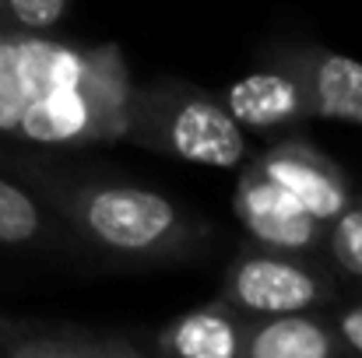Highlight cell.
I'll use <instances>...</instances> for the list:
<instances>
[{
	"label": "cell",
	"instance_id": "1",
	"mask_svg": "<svg viewBox=\"0 0 362 358\" xmlns=\"http://www.w3.org/2000/svg\"><path fill=\"white\" fill-rule=\"evenodd\" d=\"M130 67L117 42L0 28V137L32 148L123 141Z\"/></svg>",
	"mask_w": 362,
	"mask_h": 358
},
{
	"label": "cell",
	"instance_id": "2",
	"mask_svg": "<svg viewBox=\"0 0 362 358\" xmlns=\"http://www.w3.org/2000/svg\"><path fill=\"white\" fill-rule=\"evenodd\" d=\"M25 172L57 208L71 236L106 256L176 263L204 249L208 225L158 190L113 179H78L39 165H25Z\"/></svg>",
	"mask_w": 362,
	"mask_h": 358
},
{
	"label": "cell",
	"instance_id": "3",
	"mask_svg": "<svg viewBox=\"0 0 362 358\" xmlns=\"http://www.w3.org/2000/svg\"><path fill=\"white\" fill-rule=\"evenodd\" d=\"M123 141L208 169H240L253 155L250 133L233 119L226 102L180 78L130 88Z\"/></svg>",
	"mask_w": 362,
	"mask_h": 358
},
{
	"label": "cell",
	"instance_id": "4",
	"mask_svg": "<svg viewBox=\"0 0 362 358\" xmlns=\"http://www.w3.org/2000/svg\"><path fill=\"white\" fill-rule=\"evenodd\" d=\"M222 295L246 316L278 313H317L338 299L334 267L317 260V253L267 249L243 242L226 267Z\"/></svg>",
	"mask_w": 362,
	"mask_h": 358
},
{
	"label": "cell",
	"instance_id": "5",
	"mask_svg": "<svg viewBox=\"0 0 362 358\" xmlns=\"http://www.w3.org/2000/svg\"><path fill=\"white\" fill-rule=\"evenodd\" d=\"M0 358H151L144 330H99L74 320L4 316Z\"/></svg>",
	"mask_w": 362,
	"mask_h": 358
},
{
	"label": "cell",
	"instance_id": "6",
	"mask_svg": "<svg viewBox=\"0 0 362 358\" xmlns=\"http://www.w3.org/2000/svg\"><path fill=\"white\" fill-rule=\"evenodd\" d=\"M233 211L240 218L246 242L288 253H320L324 222L313 218L303 204H296L281 186H274L250 162L243 165L233 193Z\"/></svg>",
	"mask_w": 362,
	"mask_h": 358
},
{
	"label": "cell",
	"instance_id": "7",
	"mask_svg": "<svg viewBox=\"0 0 362 358\" xmlns=\"http://www.w3.org/2000/svg\"><path fill=\"white\" fill-rule=\"evenodd\" d=\"M250 158H253L250 165L257 172H264L274 186H281L296 204H303L324 225L356 197L341 165L331 155H324L320 148H313L310 141L285 137V141H278L267 151L250 155Z\"/></svg>",
	"mask_w": 362,
	"mask_h": 358
},
{
	"label": "cell",
	"instance_id": "8",
	"mask_svg": "<svg viewBox=\"0 0 362 358\" xmlns=\"http://www.w3.org/2000/svg\"><path fill=\"white\" fill-rule=\"evenodd\" d=\"M222 102L246 133L292 130V126L313 119L306 85H303L292 49H285L274 60H267L264 67L243 74L236 85H229Z\"/></svg>",
	"mask_w": 362,
	"mask_h": 358
},
{
	"label": "cell",
	"instance_id": "9",
	"mask_svg": "<svg viewBox=\"0 0 362 358\" xmlns=\"http://www.w3.org/2000/svg\"><path fill=\"white\" fill-rule=\"evenodd\" d=\"M243 330L246 313L218 295L155 330H144V338L151 358H243Z\"/></svg>",
	"mask_w": 362,
	"mask_h": 358
},
{
	"label": "cell",
	"instance_id": "10",
	"mask_svg": "<svg viewBox=\"0 0 362 358\" xmlns=\"http://www.w3.org/2000/svg\"><path fill=\"white\" fill-rule=\"evenodd\" d=\"M341 345L327 309L317 313H278L246 316L243 358H341Z\"/></svg>",
	"mask_w": 362,
	"mask_h": 358
},
{
	"label": "cell",
	"instance_id": "11",
	"mask_svg": "<svg viewBox=\"0 0 362 358\" xmlns=\"http://www.w3.org/2000/svg\"><path fill=\"white\" fill-rule=\"evenodd\" d=\"M313 119L362 123V60L331 49H292Z\"/></svg>",
	"mask_w": 362,
	"mask_h": 358
},
{
	"label": "cell",
	"instance_id": "12",
	"mask_svg": "<svg viewBox=\"0 0 362 358\" xmlns=\"http://www.w3.org/2000/svg\"><path fill=\"white\" fill-rule=\"evenodd\" d=\"M71 239L57 208L32 183H18L0 172V246L57 249Z\"/></svg>",
	"mask_w": 362,
	"mask_h": 358
},
{
	"label": "cell",
	"instance_id": "13",
	"mask_svg": "<svg viewBox=\"0 0 362 358\" xmlns=\"http://www.w3.org/2000/svg\"><path fill=\"white\" fill-rule=\"evenodd\" d=\"M331 256V267L362 285V197L356 193L327 225H324V246Z\"/></svg>",
	"mask_w": 362,
	"mask_h": 358
},
{
	"label": "cell",
	"instance_id": "14",
	"mask_svg": "<svg viewBox=\"0 0 362 358\" xmlns=\"http://www.w3.org/2000/svg\"><path fill=\"white\" fill-rule=\"evenodd\" d=\"M71 7L74 0H0V28L53 35L67 21Z\"/></svg>",
	"mask_w": 362,
	"mask_h": 358
},
{
	"label": "cell",
	"instance_id": "15",
	"mask_svg": "<svg viewBox=\"0 0 362 358\" xmlns=\"http://www.w3.org/2000/svg\"><path fill=\"white\" fill-rule=\"evenodd\" d=\"M327 316H331L341 345L349 348V355H362V295H356V299H334L327 306Z\"/></svg>",
	"mask_w": 362,
	"mask_h": 358
}]
</instances>
